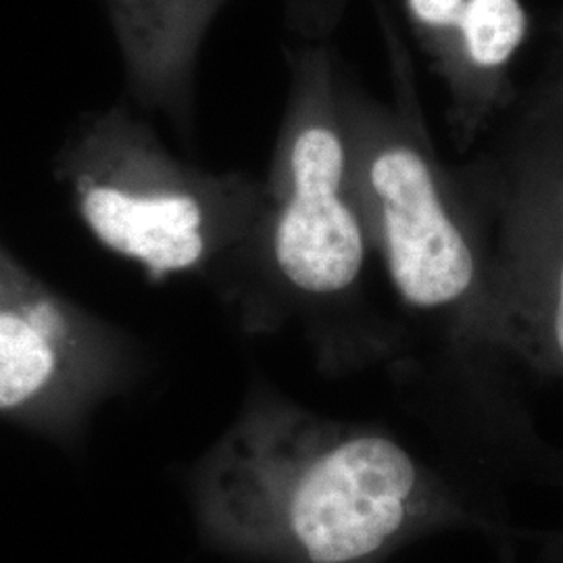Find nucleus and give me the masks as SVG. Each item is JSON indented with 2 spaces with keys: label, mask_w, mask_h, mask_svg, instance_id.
I'll use <instances>...</instances> for the list:
<instances>
[{
  "label": "nucleus",
  "mask_w": 563,
  "mask_h": 563,
  "mask_svg": "<svg viewBox=\"0 0 563 563\" xmlns=\"http://www.w3.org/2000/svg\"><path fill=\"white\" fill-rule=\"evenodd\" d=\"M205 539L272 563H380L443 520L430 476L390 434L325 422L269 388L195 465Z\"/></svg>",
  "instance_id": "nucleus-1"
},
{
  "label": "nucleus",
  "mask_w": 563,
  "mask_h": 563,
  "mask_svg": "<svg viewBox=\"0 0 563 563\" xmlns=\"http://www.w3.org/2000/svg\"><path fill=\"white\" fill-rule=\"evenodd\" d=\"M59 172L88 232L151 280L246 265L263 181L181 162L121 107L81 118Z\"/></svg>",
  "instance_id": "nucleus-2"
},
{
  "label": "nucleus",
  "mask_w": 563,
  "mask_h": 563,
  "mask_svg": "<svg viewBox=\"0 0 563 563\" xmlns=\"http://www.w3.org/2000/svg\"><path fill=\"white\" fill-rule=\"evenodd\" d=\"M399 101H378L339 74L355 197L372 249L401 301L423 313L462 305L483 286V255L423 123L401 42L388 34Z\"/></svg>",
  "instance_id": "nucleus-3"
},
{
  "label": "nucleus",
  "mask_w": 563,
  "mask_h": 563,
  "mask_svg": "<svg viewBox=\"0 0 563 563\" xmlns=\"http://www.w3.org/2000/svg\"><path fill=\"white\" fill-rule=\"evenodd\" d=\"M341 67L325 46L290 57V95L246 253L276 297L328 305L351 295L372 249L355 197L339 102Z\"/></svg>",
  "instance_id": "nucleus-4"
},
{
  "label": "nucleus",
  "mask_w": 563,
  "mask_h": 563,
  "mask_svg": "<svg viewBox=\"0 0 563 563\" xmlns=\"http://www.w3.org/2000/svg\"><path fill=\"white\" fill-rule=\"evenodd\" d=\"M139 367L120 328L60 297L0 249V416L74 439Z\"/></svg>",
  "instance_id": "nucleus-5"
},
{
  "label": "nucleus",
  "mask_w": 563,
  "mask_h": 563,
  "mask_svg": "<svg viewBox=\"0 0 563 563\" xmlns=\"http://www.w3.org/2000/svg\"><path fill=\"white\" fill-rule=\"evenodd\" d=\"M509 263L544 299L551 349L563 365V120L522 102L505 139Z\"/></svg>",
  "instance_id": "nucleus-6"
},
{
  "label": "nucleus",
  "mask_w": 563,
  "mask_h": 563,
  "mask_svg": "<svg viewBox=\"0 0 563 563\" xmlns=\"http://www.w3.org/2000/svg\"><path fill=\"white\" fill-rule=\"evenodd\" d=\"M230 0H107L130 90L174 120L190 115L202 41Z\"/></svg>",
  "instance_id": "nucleus-7"
},
{
  "label": "nucleus",
  "mask_w": 563,
  "mask_h": 563,
  "mask_svg": "<svg viewBox=\"0 0 563 563\" xmlns=\"http://www.w3.org/2000/svg\"><path fill=\"white\" fill-rule=\"evenodd\" d=\"M530 34L522 0H467L451 48L437 67L460 146L476 141L516 101L511 67Z\"/></svg>",
  "instance_id": "nucleus-8"
},
{
  "label": "nucleus",
  "mask_w": 563,
  "mask_h": 563,
  "mask_svg": "<svg viewBox=\"0 0 563 563\" xmlns=\"http://www.w3.org/2000/svg\"><path fill=\"white\" fill-rule=\"evenodd\" d=\"M467 0H402L409 27L432 69L446 57Z\"/></svg>",
  "instance_id": "nucleus-9"
},
{
  "label": "nucleus",
  "mask_w": 563,
  "mask_h": 563,
  "mask_svg": "<svg viewBox=\"0 0 563 563\" xmlns=\"http://www.w3.org/2000/svg\"><path fill=\"white\" fill-rule=\"evenodd\" d=\"M544 101L555 104L563 113V11L555 25V57H553V71L549 80L541 84L537 90Z\"/></svg>",
  "instance_id": "nucleus-10"
}]
</instances>
